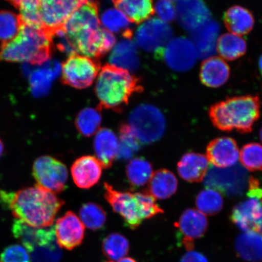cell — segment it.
<instances>
[{
  "label": "cell",
  "instance_id": "43",
  "mask_svg": "<svg viewBox=\"0 0 262 262\" xmlns=\"http://www.w3.org/2000/svg\"><path fill=\"white\" fill-rule=\"evenodd\" d=\"M1 262H31L27 251L19 245H11L0 254Z\"/></svg>",
  "mask_w": 262,
  "mask_h": 262
},
{
  "label": "cell",
  "instance_id": "42",
  "mask_svg": "<svg viewBox=\"0 0 262 262\" xmlns=\"http://www.w3.org/2000/svg\"><path fill=\"white\" fill-rule=\"evenodd\" d=\"M18 8L24 24L42 29L38 0H21Z\"/></svg>",
  "mask_w": 262,
  "mask_h": 262
},
{
  "label": "cell",
  "instance_id": "5",
  "mask_svg": "<svg viewBox=\"0 0 262 262\" xmlns=\"http://www.w3.org/2000/svg\"><path fill=\"white\" fill-rule=\"evenodd\" d=\"M104 198L130 229H136L143 221L163 213L156 199L146 191H119L108 183H104Z\"/></svg>",
  "mask_w": 262,
  "mask_h": 262
},
{
  "label": "cell",
  "instance_id": "7",
  "mask_svg": "<svg viewBox=\"0 0 262 262\" xmlns=\"http://www.w3.org/2000/svg\"><path fill=\"white\" fill-rule=\"evenodd\" d=\"M204 180L206 187L232 198L243 194L249 181L247 171L240 165L227 168L212 167Z\"/></svg>",
  "mask_w": 262,
  "mask_h": 262
},
{
  "label": "cell",
  "instance_id": "28",
  "mask_svg": "<svg viewBox=\"0 0 262 262\" xmlns=\"http://www.w3.org/2000/svg\"><path fill=\"white\" fill-rule=\"evenodd\" d=\"M239 257L250 262L262 261V236L255 231L244 232L235 241Z\"/></svg>",
  "mask_w": 262,
  "mask_h": 262
},
{
  "label": "cell",
  "instance_id": "26",
  "mask_svg": "<svg viewBox=\"0 0 262 262\" xmlns=\"http://www.w3.org/2000/svg\"><path fill=\"white\" fill-rule=\"evenodd\" d=\"M111 65L127 71H135L139 58L135 43L131 38H124L114 46L110 56Z\"/></svg>",
  "mask_w": 262,
  "mask_h": 262
},
{
  "label": "cell",
  "instance_id": "30",
  "mask_svg": "<svg viewBox=\"0 0 262 262\" xmlns=\"http://www.w3.org/2000/svg\"><path fill=\"white\" fill-rule=\"evenodd\" d=\"M117 9L122 11L131 22L140 24L154 14L152 0H113Z\"/></svg>",
  "mask_w": 262,
  "mask_h": 262
},
{
  "label": "cell",
  "instance_id": "18",
  "mask_svg": "<svg viewBox=\"0 0 262 262\" xmlns=\"http://www.w3.org/2000/svg\"><path fill=\"white\" fill-rule=\"evenodd\" d=\"M240 152L235 140L220 137L211 141L206 147V157L212 165L219 168H227L237 163Z\"/></svg>",
  "mask_w": 262,
  "mask_h": 262
},
{
  "label": "cell",
  "instance_id": "33",
  "mask_svg": "<svg viewBox=\"0 0 262 262\" xmlns=\"http://www.w3.org/2000/svg\"><path fill=\"white\" fill-rule=\"evenodd\" d=\"M101 24L106 30L111 33L122 34L124 38L132 37L130 21L118 9H110L103 13Z\"/></svg>",
  "mask_w": 262,
  "mask_h": 262
},
{
  "label": "cell",
  "instance_id": "35",
  "mask_svg": "<svg viewBox=\"0 0 262 262\" xmlns=\"http://www.w3.org/2000/svg\"><path fill=\"white\" fill-rule=\"evenodd\" d=\"M79 215L84 227L91 230H98L106 224V212L100 205L94 203H87L82 206Z\"/></svg>",
  "mask_w": 262,
  "mask_h": 262
},
{
  "label": "cell",
  "instance_id": "15",
  "mask_svg": "<svg viewBox=\"0 0 262 262\" xmlns=\"http://www.w3.org/2000/svg\"><path fill=\"white\" fill-rule=\"evenodd\" d=\"M176 17L183 29L194 32L211 20V12L204 0H178Z\"/></svg>",
  "mask_w": 262,
  "mask_h": 262
},
{
  "label": "cell",
  "instance_id": "6",
  "mask_svg": "<svg viewBox=\"0 0 262 262\" xmlns=\"http://www.w3.org/2000/svg\"><path fill=\"white\" fill-rule=\"evenodd\" d=\"M127 124L141 144H150L160 140L166 127L161 111L148 104L136 107L129 114Z\"/></svg>",
  "mask_w": 262,
  "mask_h": 262
},
{
  "label": "cell",
  "instance_id": "3",
  "mask_svg": "<svg viewBox=\"0 0 262 262\" xmlns=\"http://www.w3.org/2000/svg\"><path fill=\"white\" fill-rule=\"evenodd\" d=\"M53 38L42 29L23 24L16 37L0 49V62L41 64L51 58Z\"/></svg>",
  "mask_w": 262,
  "mask_h": 262
},
{
  "label": "cell",
  "instance_id": "49",
  "mask_svg": "<svg viewBox=\"0 0 262 262\" xmlns=\"http://www.w3.org/2000/svg\"><path fill=\"white\" fill-rule=\"evenodd\" d=\"M258 68H259V71L262 76V54L258 60Z\"/></svg>",
  "mask_w": 262,
  "mask_h": 262
},
{
  "label": "cell",
  "instance_id": "29",
  "mask_svg": "<svg viewBox=\"0 0 262 262\" xmlns=\"http://www.w3.org/2000/svg\"><path fill=\"white\" fill-rule=\"evenodd\" d=\"M147 192L156 199L171 198L178 189V181L173 173L166 169L157 170L148 183Z\"/></svg>",
  "mask_w": 262,
  "mask_h": 262
},
{
  "label": "cell",
  "instance_id": "51",
  "mask_svg": "<svg viewBox=\"0 0 262 262\" xmlns=\"http://www.w3.org/2000/svg\"><path fill=\"white\" fill-rule=\"evenodd\" d=\"M259 135H260V140L262 142V127L260 130V133H259Z\"/></svg>",
  "mask_w": 262,
  "mask_h": 262
},
{
  "label": "cell",
  "instance_id": "31",
  "mask_svg": "<svg viewBox=\"0 0 262 262\" xmlns=\"http://www.w3.org/2000/svg\"><path fill=\"white\" fill-rule=\"evenodd\" d=\"M247 49V42L239 35L227 33L218 39L217 50L225 60H237L245 54Z\"/></svg>",
  "mask_w": 262,
  "mask_h": 262
},
{
  "label": "cell",
  "instance_id": "36",
  "mask_svg": "<svg viewBox=\"0 0 262 262\" xmlns=\"http://www.w3.org/2000/svg\"><path fill=\"white\" fill-rule=\"evenodd\" d=\"M198 210L203 214L213 215L220 212L224 206V199L220 192L208 188L199 193L195 200Z\"/></svg>",
  "mask_w": 262,
  "mask_h": 262
},
{
  "label": "cell",
  "instance_id": "22",
  "mask_svg": "<svg viewBox=\"0 0 262 262\" xmlns=\"http://www.w3.org/2000/svg\"><path fill=\"white\" fill-rule=\"evenodd\" d=\"M94 148L103 168L108 169L112 166L119 154V140L112 130L100 128L95 137Z\"/></svg>",
  "mask_w": 262,
  "mask_h": 262
},
{
  "label": "cell",
  "instance_id": "24",
  "mask_svg": "<svg viewBox=\"0 0 262 262\" xmlns=\"http://www.w3.org/2000/svg\"><path fill=\"white\" fill-rule=\"evenodd\" d=\"M230 73L227 62L219 57H209L202 64L200 78L206 86L216 88L227 83Z\"/></svg>",
  "mask_w": 262,
  "mask_h": 262
},
{
  "label": "cell",
  "instance_id": "53",
  "mask_svg": "<svg viewBox=\"0 0 262 262\" xmlns=\"http://www.w3.org/2000/svg\"><path fill=\"white\" fill-rule=\"evenodd\" d=\"M262 189V188H261ZM261 202H262V199H261Z\"/></svg>",
  "mask_w": 262,
  "mask_h": 262
},
{
  "label": "cell",
  "instance_id": "17",
  "mask_svg": "<svg viewBox=\"0 0 262 262\" xmlns=\"http://www.w3.org/2000/svg\"><path fill=\"white\" fill-rule=\"evenodd\" d=\"M100 28L98 8L96 2L89 0L82 4L68 20L62 31L70 37L78 32Z\"/></svg>",
  "mask_w": 262,
  "mask_h": 262
},
{
  "label": "cell",
  "instance_id": "34",
  "mask_svg": "<svg viewBox=\"0 0 262 262\" xmlns=\"http://www.w3.org/2000/svg\"><path fill=\"white\" fill-rule=\"evenodd\" d=\"M101 109L86 107L81 110L75 119V126L82 136L90 137L96 134L100 129L102 122Z\"/></svg>",
  "mask_w": 262,
  "mask_h": 262
},
{
  "label": "cell",
  "instance_id": "46",
  "mask_svg": "<svg viewBox=\"0 0 262 262\" xmlns=\"http://www.w3.org/2000/svg\"><path fill=\"white\" fill-rule=\"evenodd\" d=\"M255 231L258 232L262 236V217L260 218V220L258 221Z\"/></svg>",
  "mask_w": 262,
  "mask_h": 262
},
{
  "label": "cell",
  "instance_id": "39",
  "mask_svg": "<svg viewBox=\"0 0 262 262\" xmlns=\"http://www.w3.org/2000/svg\"><path fill=\"white\" fill-rule=\"evenodd\" d=\"M119 159H128L138 151L141 143L136 138L127 123H123L120 127Z\"/></svg>",
  "mask_w": 262,
  "mask_h": 262
},
{
  "label": "cell",
  "instance_id": "12",
  "mask_svg": "<svg viewBox=\"0 0 262 262\" xmlns=\"http://www.w3.org/2000/svg\"><path fill=\"white\" fill-rule=\"evenodd\" d=\"M172 30L170 26L157 18L147 19L137 29L135 40L143 50L155 52L158 57L171 40Z\"/></svg>",
  "mask_w": 262,
  "mask_h": 262
},
{
  "label": "cell",
  "instance_id": "16",
  "mask_svg": "<svg viewBox=\"0 0 262 262\" xmlns=\"http://www.w3.org/2000/svg\"><path fill=\"white\" fill-rule=\"evenodd\" d=\"M55 237L61 248L72 250L82 244L85 227L80 219L72 211L59 218L54 227Z\"/></svg>",
  "mask_w": 262,
  "mask_h": 262
},
{
  "label": "cell",
  "instance_id": "52",
  "mask_svg": "<svg viewBox=\"0 0 262 262\" xmlns=\"http://www.w3.org/2000/svg\"><path fill=\"white\" fill-rule=\"evenodd\" d=\"M169 1L172 2V1H176V0H169Z\"/></svg>",
  "mask_w": 262,
  "mask_h": 262
},
{
  "label": "cell",
  "instance_id": "8",
  "mask_svg": "<svg viewBox=\"0 0 262 262\" xmlns=\"http://www.w3.org/2000/svg\"><path fill=\"white\" fill-rule=\"evenodd\" d=\"M64 36L77 54L89 58L103 56L114 48L116 40L113 33L101 28L78 32L71 37Z\"/></svg>",
  "mask_w": 262,
  "mask_h": 262
},
{
  "label": "cell",
  "instance_id": "50",
  "mask_svg": "<svg viewBox=\"0 0 262 262\" xmlns=\"http://www.w3.org/2000/svg\"><path fill=\"white\" fill-rule=\"evenodd\" d=\"M3 150H4V145H3L2 140L0 139V157L2 156Z\"/></svg>",
  "mask_w": 262,
  "mask_h": 262
},
{
  "label": "cell",
  "instance_id": "27",
  "mask_svg": "<svg viewBox=\"0 0 262 262\" xmlns=\"http://www.w3.org/2000/svg\"><path fill=\"white\" fill-rule=\"evenodd\" d=\"M224 21L226 27L232 34L244 35L249 34L254 28L253 14L241 6H234L225 12Z\"/></svg>",
  "mask_w": 262,
  "mask_h": 262
},
{
  "label": "cell",
  "instance_id": "4",
  "mask_svg": "<svg viewBox=\"0 0 262 262\" xmlns=\"http://www.w3.org/2000/svg\"><path fill=\"white\" fill-rule=\"evenodd\" d=\"M141 90L139 80L129 71L111 64L101 68L95 88L100 109L116 112L122 111L133 95Z\"/></svg>",
  "mask_w": 262,
  "mask_h": 262
},
{
  "label": "cell",
  "instance_id": "2",
  "mask_svg": "<svg viewBox=\"0 0 262 262\" xmlns=\"http://www.w3.org/2000/svg\"><path fill=\"white\" fill-rule=\"evenodd\" d=\"M260 100L257 96L227 98L213 104L209 118L215 127L222 131L235 130L242 134L251 133L260 116Z\"/></svg>",
  "mask_w": 262,
  "mask_h": 262
},
{
  "label": "cell",
  "instance_id": "40",
  "mask_svg": "<svg viewBox=\"0 0 262 262\" xmlns=\"http://www.w3.org/2000/svg\"><path fill=\"white\" fill-rule=\"evenodd\" d=\"M240 160L244 168L250 171L262 170V145L257 143H250L242 147Z\"/></svg>",
  "mask_w": 262,
  "mask_h": 262
},
{
  "label": "cell",
  "instance_id": "37",
  "mask_svg": "<svg viewBox=\"0 0 262 262\" xmlns=\"http://www.w3.org/2000/svg\"><path fill=\"white\" fill-rule=\"evenodd\" d=\"M102 250L109 259L117 261L126 256L129 250V244L125 237L119 233L108 235L104 239Z\"/></svg>",
  "mask_w": 262,
  "mask_h": 262
},
{
  "label": "cell",
  "instance_id": "13",
  "mask_svg": "<svg viewBox=\"0 0 262 262\" xmlns=\"http://www.w3.org/2000/svg\"><path fill=\"white\" fill-rule=\"evenodd\" d=\"M173 71H187L195 63L198 57L192 41L185 37H177L170 40L159 56Z\"/></svg>",
  "mask_w": 262,
  "mask_h": 262
},
{
  "label": "cell",
  "instance_id": "1",
  "mask_svg": "<svg viewBox=\"0 0 262 262\" xmlns=\"http://www.w3.org/2000/svg\"><path fill=\"white\" fill-rule=\"evenodd\" d=\"M0 199L18 220L36 228L50 227L64 202L37 185L13 193L0 191Z\"/></svg>",
  "mask_w": 262,
  "mask_h": 262
},
{
  "label": "cell",
  "instance_id": "48",
  "mask_svg": "<svg viewBox=\"0 0 262 262\" xmlns=\"http://www.w3.org/2000/svg\"><path fill=\"white\" fill-rule=\"evenodd\" d=\"M6 1L9 2L13 6H14L15 8H18L19 3H20L21 0H6Z\"/></svg>",
  "mask_w": 262,
  "mask_h": 262
},
{
  "label": "cell",
  "instance_id": "20",
  "mask_svg": "<svg viewBox=\"0 0 262 262\" xmlns=\"http://www.w3.org/2000/svg\"><path fill=\"white\" fill-rule=\"evenodd\" d=\"M12 232L14 237L30 252L39 246L56 240L54 227L36 228L19 220L13 223Z\"/></svg>",
  "mask_w": 262,
  "mask_h": 262
},
{
  "label": "cell",
  "instance_id": "47",
  "mask_svg": "<svg viewBox=\"0 0 262 262\" xmlns=\"http://www.w3.org/2000/svg\"><path fill=\"white\" fill-rule=\"evenodd\" d=\"M109 262H137L135 260L130 257H124L117 261H111Z\"/></svg>",
  "mask_w": 262,
  "mask_h": 262
},
{
  "label": "cell",
  "instance_id": "19",
  "mask_svg": "<svg viewBox=\"0 0 262 262\" xmlns=\"http://www.w3.org/2000/svg\"><path fill=\"white\" fill-rule=\"evenodd\" d=\"M71 171L75 184L79 188L87 189L100 181L103 166L96 157L85 156L75 160Z\"/></svg>",
  "mask_w": 262,
  "mask_h": 262
},
{
  "label": "cell",
  "instance_id": "14",
  "mask_svg": "<svg viewBox=\"0 0 262 262\" xmlns=\"http://www.w3.org/2000/svg\"><path fill=\"white\" fill-rule=\"evenodd\" d=\"M174 225L178 229L177 237L179 244L189 251L194 248V241L204 236L208 222L205 215L201 211L188 209L183 212Z\"/></svg>",
  "mask_w": 262,
  "mask_h": 262
},
{
  "label": "cell",
  "instance_id": "41",
  "mask_svg": "<svg viewBox=\"0 0 262 262\" xmlns=\"http://www.w3.org/2000/svg\"><path fill=\"white\" fill-rule=\"evenodd\" d=\"M31 262H60L62 251L57 240L37 247L31 252Z\"/></svg>",
  "mask_w": 262,
  "mask_h": 262
},
{
  "label": "cell",
  "instance_id": "10",
  "mask_svg": "<svg viewBox=\"0 0 262 262\" xmlns=\"http://www.w3.org/2000/svg\"><path fill=\"white\" fill-rule=\"evenodd\" d=\"M42 29L52 38L63 29L71 15L89 0H38Z\"/></svg>",
  "mask_w": 262,
  "mask_h": 262
},
{
  "label": "cell",
  "instance_id": "44",
  "mask_svg": "<svg viewBox=\"0 0 262 262\" xmlns=\"http://www.w3.org/2000/svg\"><path fill=\"white\" fill-rule=\"evenodd\" d=\"M155 11L160 19L166 23L171 22L176 17V6L169 0H158Z\"/></svg>",
  "mask_w": 262,
  "mask_h": 262
},
{
  "label": "cell",
  "instance_id": "9",
  "mask_svg": "<svg viewBox=\"0 0 262 262\" xmlns=\"http://www.w3.org/2000/svg\"><path fill=\"white\" fill-rule=\"evenodd\" d=\"M100 71L99 63L93 59L71 55L62 64V81L77 89H84L93 83Z\"/></svg>",
  "mask_w": 262,
  "mask_h": 262
},
{
  "label": "cell",
  "instance_id": "21",
  "mask_svg": "<svg viewBox=\"0 0 262 262\" xmlns=\"http://www.w3.org/2000/svg\"><path fill=\"white\" fill-rule=\"evenodd\" d=\"M248 199L235 206L231 220L242 231H255L262 217V202L259 199L248 196Z\"/></svg>",
  "mask_w": 262,
  "mask_h": 262
},
{
  "label": "cell",
  "instance_id": "11",
  "mask_svg": "<svg viewBox=\"0 0 262 262\" xmlns=\"http://www.w3.org/2000/svg\"><path fill=\"white\" fill-rule=\"evenodd\" d=\"M33 176L37 185L47 191L58 193L65 189L68 172L64 164L51 156L38 157L33 166Z\"/></svg>",
  "mask_w": 262,
  "mask_h": 262
},
{
  "label": "cell",
  "instance_id": "32",
  "mask_svg": "<svg viewBox=\"0 0 262 262\" xmlns=\"http://www.w3.org/2000/svg\"><path fill=\"white\" fill-rule=\"evenodd\" d=\"M126 172L130 185L134 188L142 187L149 183L154 174L151 164L141 157L130 160Z\"/></svg>",
  "mask_w": 262,
  "mask_h": 262
},
{
  "label": "cell",
  "instance_id": "45",
  "mask_svg": "<svg viewBox=\"0 0 262 262\" xmlns=\"http://www.w3.org/2000/svg\"><path fill=\"white\" fill-rule=\"evenodd\" d=\"M180 262H208L204 255L199 252L189 251L182 257Z\"/></svg>",
  "mask_w": 262,
  "mask_h": 262
},
{
  "label": "cell",
  "instance_id": "23",
  "mask_svg": "<svg viewBox=\"0 0 262 262\" xmlns=\"http://www.w3.org/2000/svg\"><path fill=\"white\" fill-rule=\"evenodd\" d=\"M220 26L214 20H210L198 30L192 32V42L198 56L201 58L211 57L217 50Z\"/></svg>",
  "mask_w": 262,
  "mask_h": 262
},
{
  "label": "cell",
  "instance_id": "25",
  "mask_svg": "<svg viewBox=\"0 0 262 262\" xmlns=\"http://www.w3.org/2000/svg\"><path fill=\"white\" fill-rule=\"evenodd\" d=\"M209 167L207 157L201 154L188 152L180 159L178 171L180 178L188 182H200L204 179Z\"/></svg>",
  "mask_w": 262,
  "mask_h": 262
},
{
  "label": "cell",
  "instance_id": "38",
  "mask_svg": "<svg viewBox=\"0 0 262 262\" xmlns=\"http://www.w3.org/2000/svg\"><path fill=\"white\" fill-rule=\"evenodd\" d=\"M24 24L21 16L8 11H0V41L6 43L15 38Z\"/></svg>",
  "mask_w": 262,
  "mask_h": 262
}]
</instances>
